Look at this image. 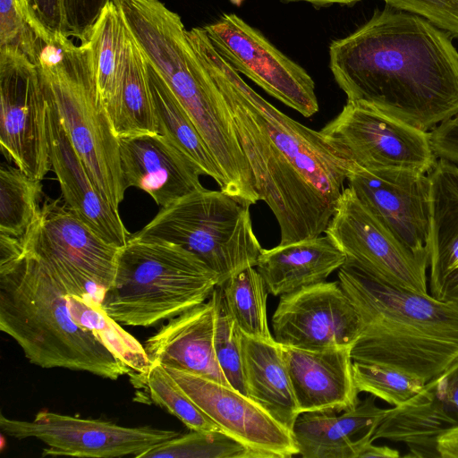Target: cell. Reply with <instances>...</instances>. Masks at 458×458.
Listing matches in <instances>:
<instances>
[{
	"label": "cell",
	"instance_id": "83f0119b",
	"mask_svg": "<svg viewBox=\"0 0 458 458\" xmlns=\"http://www.w3.org/2000/svg\"><path fill=\"white\" fill-rule=\"evenodd\" d=\"M148 75L158 125L165 136L191 158L203 175L211 177L220 188L223 176L208 145L170 87L148 61Z\"/></svg>",
	"mask_w": 458,
	"mask_h": 458
},
{
	"label": "cell",
	"instance_id": "f546056e",
	"mask_svg": "<svg viewBox=\"0 0 458 458\" xmlns=\"http://www.w3.org/2000/svg\"><path fill=\"white\" fill-rule=\"evenodd\" d=\"M66 303L72 318L90 331L122 364L129 367L131 372L142 374L148 371L151 360L144 345L126 332L105 310L101 302L89 295L68 294Z\"/></svg>",
	"mask_w": 458,
	"mask_h": 458
},
{
	"label": "cell",
	"instance_id": "4fadbf2b",
	"mask_svg": "<svg viewBox=\"0 0 458 458\" xmlns=\"http://www.w3.org/2000/svg\"><path fill=\"white\" fill-rule=\"evenodd\" d=\"M0 428L6 436L36 438L43 442L42 456L135 458L177 437L179 432L147 427H124L114 422L82 419L47 410L38 411L32 420L0 415Z\"/></svg>",
	"mask_w": 458,
	"mask_h": 458
},
{
	"label": "cell",
	"instance_id": "5b68a950",
	"mask_svg": "<svg viewBox=\"0 0 458 458\" xmlns=\"http://www.w3.org/2000/svg\"><path fill=\"white\" fill-rule=\"evenodd\" d=\"M67 295L48 266L24 246L0 257V330L30 363L111 380L130 374L129 367L72 318Z\"/></svg>",
	"mask_w": 458,
	"mask_h": 458
},
{
	"label": "cell",
	"instance_id": "60d3db41",
	"mask_svg": "<svg viewBox=\"0 0 458 458\" xmlns=\"http://www.w3.org/2000/svg\"><path fill=\"white\" fill-rule=\"evenodd\" d=\"M30 12L42 30L49 36L64 35L63 0H26Z\"/></svg>",
	"mask_w": 458,
	"mask_h": 458
},
{
	"label": "cell",
	"instance_id": "44dd1931",
	"mask_svg": "<svg viewBox=\"0 0 458 458\" xmlns=\"http://www.w3.org/2000/svg\"><path fill=\"white\" fill-rule=\"evenodd\" d=\"M219 287L203 303L168 319L144 348L152 361L230 386L216 360L214 335Z\"/></svg>",
	"mask_w": 458,
	"mask_h": 458
},
{
	"label": "cell",
	"instance_id": "f35d334b",
	"mask_svg": "<svg viewBox=\"0 0 458 458\" xmlns=\"http://www.w3.org/2000/svg\"><path fill=\"white\" fill-rule=\"evenodd\" d=\"M113 0H63L64 35L84 43L106 6Z\"/></svg>",
	"mask_w": 458,
	"mask_h": 458
},
{
	"label": "cell",
	"instance_id": "f1b7e54d",
	"mask_svg": "<svg viewBox=\"0 0 458 458\" xmlns=\"http://www.w3.org/2000/svg\"><path fill=\"white\" fill-rule=\"evenodd\" d=\"M112 124L118 138L158 133L147 58L128 27L124 76Z\"/></svg>",
	"mask_w": 458,
	"mask_h": 458
},
{
	"label": "cell",
	"instance_id": "ffe728a7",
	"mask_svg": "<svg viewBox=\"0 0 458 458\" xmlns=\"http://www.w3.org/2000/svg\"><path fill=\"white\" fill-rule=\"evenodd\" d=\"M282 351L300 413H341L360 403L351 348Z\"/></svg>",
	"mask_w": 458,
	"mask_h": 458
},
{
	"label": "cell",
	"instance_id": "d6986e66",
	"mask_svg": "<svg viewBox=\"0 0 458 458\" xmlns=\"http://www.w3.org/2000/svg\"><path fill=\"white\" fill-rule=\"evenodd\" d=\"M45 91V90H44ZM47 101V131L51 170L55 173L68 208L106 241L119 247L131 234L119 214L94 185L81 159L76 153L60 120L56 108Z\"/></svg>",
	"mask_w": 458,
	"mask_h": 458
},
{
	"label": "cell",
	"instance_id": "836d02e7",
	"mask_svg": "<svg viewBox=\"0 0 458 458\" xmlns=\"http://www.w3.org/2000/svg\"><path fill=\"white\" fill-rule=\"evenodd\" d=\"M254 458L242 444L220 430H191L142 454L140 458Z\"/></svg>",
	"mask_w": 458,
	"mask_h": 458
},
{
	"label": "cell",
	"instance_id": "cb8c5ba5",
	"mask_svg": "<svg viewBox=\"0 0 458 458\" xmlns=\"http://www.w3.org/2000/svg\"><path fill=\"white\" fill-rule=\"evenodd\" d=\"M345 255L327 235L262 249L256 268L268 293L283 296L321 283L345 263Z\"/></svg>",
	"mask_w": 458,
	"mask_h": 458
},
{
	"label": "cell",
	"instance_id": "2e32d148",
	"mask_svg": "<svg viewBox=\"0 0 458 458\" xmlns=\"http://www.w3.org/2000/svg\"><path fill=\"white\" fill-rule=\"evenodd\" d=\"M165 368L219 429L250 450L254 458L298 455L293 432L249 396L209 378Z\"/></svg>",
	"mask_w": 458,
	"mask_h": 458
},
{
	"label": "cell",
	"instance_id": "7a4b0ae2",
	"mask_svg": "<svg viewBox=\"0 0 458 458\" xmlns=\"http://www.w3.org/2000/svg\"><path fill=\"white\" fill-rule=\"evenodd\" d=\"M425 18L386 4L331 42L329 67L347 101L424 131L458 114V50Z\"/></svg>",
	"mask_w": 458,
	"mask_h": 458
},
{
	"label": "cell",
	"instance_id": "7bdbcfd3",
	"mask_svg": "<svg viewBox=\"0 0 458 458\" xmlns=\"http://www.w3.org/2000/svg\"><path fill=\"white\" fill-rule=\"evenodd\" d=\"M435 298L458 303V268L445 276Z\"/></svg>",
	"mask_w": 458,
	"mask_h": 458
},
{
	"label": "cell",
	"instance_id": "9c48e42d",
	"mask_svg": "<svg viewBox=\"0 0 458 458\" xmlns=\"http://www.w3.org/2000/svg\"><path fill=\"white\" fill-rule=\"evenodd\" d=\"M43 260L68 294L102 302L111 286L120 250L80 220L61 199L46 197L39 218L21 239Z\"/></svg>",
	"mask_w": 458,
	"mask_h": 458
},
{
	"label": "cell",
	"instance_id": "7402d4cb",
	"mask_svg": "<svg viewBox=\"0 0 458 458\" xmlns=\"http://www.w3.org/2000/svg\"><path fill=\"white\" fill-rule=\"evenodd\" d=\"M369 394L341 414L301 412L293 428L298 455L303 458H359L373 443L374 432L387 409Z\"/></svg>",
	"mask_w": 458,
	"mask_h": 458
},
{
	"label": "cell",
	"instance_id": "4dcf8cb0",
	"mask_svg": "<svg viewBox=\"0 0 458 458\" xmlns=\"http://www.w3.org/2000/svg\"><path fill=\"white\" fill-rule=\"evenodd\" d=\"M41 180L3 162L0 166V234L22 239L39 218Z\"/></svg>",
	"mask_w": 458,
	"mask_h": 458
},
{
	"label": "cell",
	"instance_id": "7c38bea8",
	"mask_svg": "<svg viewBox=\"0 0 458 458\" xmlns=\"http://www.w3.org/2000/svg\"><path fill=\"white\" fill-rule=\"evenodd\" d=\"M345 255V263L390 285L428 293V261L403 245L344 188L325 231Z\"/></svg>",
	"mask_w": 458,
	"mask_h": 458
},
{
	"label": "cell",
	"instance_id": "1f68e13d",
	"mask_svg": "<svg viewBox=\"0 0 458 458\" xmlns=\"http://www.w3.org/2000/svg\"><path fill=\"white\" fill-rule=\"evenodd\" d=\"M225 306L241 332L260 340H274L267 314V284L256 268L247 267L219 285Z\"/></svg>",
	"mask_w": 458,
	"mask_h": 458
},
{
	"label": "cell",
	"instance_id": "484cf974",
	"mask_svg": "<svg viewBox=\"0 0 458 458\" xmlns=\"http://www.w3.org/2000/svg\"><path fill=\"white\" fill-rule=\"evenodd\" d=\"M430 182V295L458 268V166L438 158L428 173Z\"/></svg>",
	"mask_w": 458,
	"mask_h": 458
},
{
	"label": "cell",
	"instance_id": "8fae6325",
	"mask_svg": "<svg viewBox=\"0 0 458 458\" xmlns=\"http://www.w3.org/2000/svg\"><path fill=\"white\" fill-rule=\"evenodd\" d=\"M0 148L27 175L51 170L47 101L39 72L25 55L0 48Z\"/></svg>",
	"mask_w": 458,
	"mask_h": 458
},
{
	"label": "cell",
	"instance_id": "e0dca14e",
	"mask_svg": "<svg viewBox=\"0 0 458 458\" xmlns=\"http://www.w3.org/2000/svg\"><path fill=\"white\" fill-rule=\"evenodd\" d=\"M348 186L411 251L429 259L430 182L428 174L366 169L352 164Z\"/></svg>",
	"mask_w": 458,
	"mask_h": 458
},
{
	"label": "cell",
	"instance_id": "d590c367",
	"mask_svg": "<svg viewBox=\"0 0 458 458\" xmlns=\"http://www.w3.org/2000/svg\"><path fill=\"white\" fill-rule=\"evenodd\" d=\"M51 38L37 24L26 0H0V48L15 49L34 63L40 40Z\"/></svg>",
	"mask_w": 458,
	"mask_h": 458
},
{
	"label": "cell",
	"instance_id": "ee69618b",
	"mask_svg": "<svg viewBox=\"0 0 458 458\" xmlns=\"http://www.w3.org/2000/svg\"><path fill=\"white\" fill-rule=\"evenodd\" d=\"M400 454L396 449L386 445H375L370 443L361 451L359 458H398Z\"/></svg>",
	"mask_w": 458,
	"mask_h": 458
},
{
	"label": "cell",
	"instance_id": "ab89813d",
	"mask_svg": "<svg viewBox=\"0 0 458 458\" xmlns=\"http://www.w3.org/2000/svg\"><path fill=\"white\" fill-rule=\"evenodd\" d=\"M429 140L437 158L458 165V114L432 129Z\"/></svg>",
	"mask_w": 458,
	"mask_h": 458
},
{
	"label": "cell",
	"instance_id": "b9f144b4",
	"mask_svg": "<svg viewBox=\"0 0 458 458\" xmlns=\"http://www.w3.org/2000/svg\"><path fill=\"white\" fill-rule=\"evenodd\" d=\"M440 458H458V427L444 433L437 440Z\"/></svg>",
	"mask_w": 458,
	"mask_h": 458
},
{
	"label": "cell",
	"instance_id": "d6a6232c",
	"mask_svg": "<svg viewBox=\"0 0 458 458\" xmlns=\"http://www.w3.org/2000/svg\"><path fill=\"white\" fill-rule=\"evenodd\" d=\"M129 375L137 387H144L151 403L165 409L190 430H220L182 391L161 363L152 361L147 372Z\"/></svg>",
	"mask_w": 458,
	"mask_h": 458
},
{
	"label": "cell",
	"instance_id": "74e56055",
	"mask_svg": "<svg viewBox=\"0 0 458 458\" xmlns=\"http://www.w3.org/2000/svg\"><path fill=\"white\" fill-rule=\"evenodd\" d=\"M400 10L420 15L458 39V0H383Z\"/></svg>",
	"mask_w": 458,
	"mask_h": 458
},
{
	"label": "cell",
	"instance_id": "ba28073f",
	"mask_svg": "<svg viewBox=\"0 0 458 458\" xmlns=\"http://www.w3.org/2000/svg\"><path fill=\"white\" fill-rule=\"evenodd\" d=\"M132 237L175 243L218 276V286L256 267L262 251L247 206L223 191L203 189L164 207Z\"/></svg>",
	"mask_w": 458,
	"mask_h": 458
},
{
	"label": "cell",
	"instance_id": "30bf717a",
	"mask_svg": "<svg viewBox=\"0 0 458 458\" xmlns=\"http://www.w3.org/2000/svg\"><path fill=\"white\" fill-rule=\"evenodd\" d=\"M345 160L366 169L428 174L437 161L424 131L360 101H347L320 131Z\"/></svg>",
	"mask_w": 458,
	"mask_h": 458
},
{
	"label": "cell",
	"instance_id": "4316f807",
	"mask_svg": "<svg viewBox=\"0 0 458 458\" xmlns=\"http://www.w3.org/2000/svg\"><path fill=\"white\" fill-rule=\"evenodd\" d=\"M127 26L114 3L101 13L88 38L98 100L112 118L123 86Z\"/></svg>",
	"mask_w": 458,
	"mask_h": 458
},
{
	"label": "cell",
	"instance_id": "9a60e30c",
	"mask_svg": "<svg viewBox=\"0 0 458 458\" xmlns=\"http://www.w3.org/2000/svg\"><path fill=\"white\" fill-rule=\"evenodd\" d=\"M272 327L283 346L352 349L363 324L339 282L324 281L280 296Z\"/></svg>",
	"mask_w": 458,
	"mask_h": 458
},
{
	"label": "cell",
	"instance_id": "d4e9b609",
	"mask_svg": "<svg viewBox=\"0 0 458 458\" xmlns=\"http://www.w3.org/2000/svg\"><path fill=\"white\" fill-rule=\"evenodd\" d=\"M242 349L247 395L293 432L300 411L282 345L242 333Z\"/></svg>",
	"mask_w": 458,
	"mask_h": 458
},
{
	"label": "cell",
	"instance_id": "f6af8a7d",
	"mask_svg": "<svg viewBox=\"0 0 458 458\" xmlns=\"http://www.w3.org/2000/svg\"><path fill=\"white\" fill-rule=\"evenodd\" d=\"M360 0H282L284 3L307 2L316 6H327L333 4L352 5Z\"/></svg>",
	"mask_w": 458,
	"mask_h": 458
},
{
	"label": "cell",
	"instance_id": "5bb4252c",
	"mask_svg": "<svg viewBox=\"0 0 458 458\" xmlns=\"http://www.w3.org/2000/svg\"><path fill=\"white\" fill-rule=\"evenodd\" d=\"M216 51L273 98L305 117L318 112L315 83L300 64L235 13L203 27Z\"/></svg>",
	"mask_w": 458,
	"mask_h": 458
},
{
	"label": "cell",
	"instance_id": "277c9868",
	"mask_svg": "<svg viewBox=\"0 0 458 458\" xmlns=\"http://www.w3.org/2000/svg\"><path fill=\"white\" fill-rule=\"evenodd\" d=\"M142 49L183 106L223 176L221 191L250 206L254 179L216 84L187 38L181 17L159 0H113Z\"/></svg>",
	"mask_w": 458,
	"mask_h": 458
},
{
	"label": "cell",
	"instance_id": "52a82bcc",
	"mask_svg": "<svg viewBox=\"0 0 458 458\" xmlns=\"http://www.w3.org/2000/svg\"><path fill=\"white\" fill-rule=\"evenodd\" d=\"M218 284L216 273L184 248L131 235L101 304L121 325L151 327L203 303Z\"/></svg>",
	"mask_w": 458,
	"mask_h": 458
},
{
	"label": "cell",
	"instance_id": "8992f818",
	"mask_svg": "<svg viewBox=\"0 0 458 458\" xmlns=\"http://www.w3.org/2000/svg\"><path fill=\"white\" fill-rule=\"evenodd\" d=\"M34 64L94 185L119 210L127 190L119 138L98 100L89 43L76 45L58 34L42 41Z\"/></svg>",
	"mask_w": 458,
	"mask_h": 458
},
{
	"label": "cell",
	"instance_id": "ac0fdd59",
	"mask_svg": "<svg viewBox=\"0 0 458 458\" xmlns=\"http://www.w3.org/2000/svg\"><path fill=\"white\" fill-rule=\"evenodd\" d=\"M119 149L127 188L144 191L162 208L205 189L199 166L161 133L120 137Z\"/></svg>",
	"mask_w": 458,
	"mask_h": 458
},
{
	"label": "cell",
	"instance_id": "603a6c76",
	"mask_svg": "<svg viewBox=\"0 0 458 458\" xmlns=\"http://www.w3.org/2000/svg\"><path fill=\"white\" fill-rule=\"evenodd\" d=\"M454 406L435 377L408 401L387 409L372 438L403 443L410 452L405 457L440 458L438 438L458 427Z\"/></svg>",
	"mask_w": 458,
	"mask_h": 458
},
{
	"label": "cell",
	"instance_id": "6da1fadb",
	"mask_svg": "<svg viewBox=\"0 0 458 458\" xmlns=\"http://www.w3.org/2000/svg\"><path fill=\"white\" fill-rule=\"evenodd\" d=\"M187 38L229 111L259 199L279 225V244L321 235L352 164L320 131L284 114L249 86L216 51L203 27L187 30Z\"/></svg>",
	"mask_w": 458,
	"mask_h": 458
},
{
	"label": "cell",
	"instance_id": "e575fe53",
	"mask_svg": "<svg viewBox=\"0 0 458 458\" xmlns=\"http://www.w3.org/2000/svg\"><path fill=\"white\" fill-rule=\"evenodd\" d=\"M352 370L359 392H366L397 406L415 395L425 385L421 377L378 363L352 360Z\"/></svg>",
	"mask_w": 458,
	"mask_h": 458
},
{
	"label": "cell",
	"instance_id": "8d00e7d4",
	"mask_svg": "<svg viewBox=\"0 0 458 458\" xmlns=\"http://www.w3.org/2000/svg\"><path fill=\"white\" fill-rule=\"evenodd\" d=\"M219 287L214 335V349L218 365L228 384L247 395L244 378L242 332L230 315ZM248 396V395H247Z\"/></svg>",
	"mask_w": 458,
	"mask_h": 458
},
{
	"label": "cell",
	"instance_id": "3957f363",
	"mask_svg": "<svg viewBox=\"0 0 458 458\" xmlns=\"http://www.w3.org/2000/svg\"><path fill=\"white\" fill-rule=\"evenodd\" d=\"M337 271L363 324L352 360L388 365L428 382L458 360L457 302L390 285L346 263Z\"/></svg>",
	"mask_w": 458,
	"mask_h": 458
}]
</instances>
